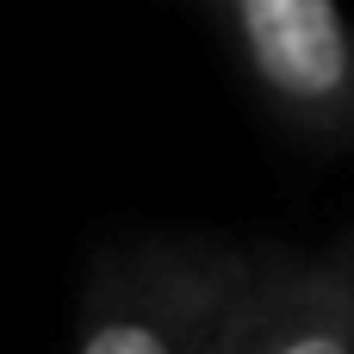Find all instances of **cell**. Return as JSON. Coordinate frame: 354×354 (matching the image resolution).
I'll return each instance as SVG.
<instances>
[{
    "mask_svg": "<svg viewBox=\"0 0 354 354\" xmlns=\"http://www.w3.org/2000/svg\"><path fill=\"white\" fill-rule=\"evenodd\" d=\"M280 236L124 230L87 255L75 354H218L280 261Z\"/></svg>",
    "mask_w": 354,
    "mask_h": 354,
    "instance_id": "1",
    "label": "cell"
},
{
    "mask_svg": "<svg viewBox=\"0 0 354 354\" xmlns=\"http://www.w3.org/2000/svg\"><path fill=\"white\" fill-rule=\"evenodd\" d=\"M261 118L324 156H354V25L342 0H193Z\"/></svg>",
    "mask_w": 354,
    "mask_h": 354,
    "instance_id": "2",
    "label": "cell"
},
{
    "mask_svg": "<svg viewBox=\"0 0 354 354\" xmlns=\"http://www.w3.org/2000/svg\"><path fill=\"white\" fill-rule=\"evenodd\" d=\"M218 354H354V218L330 243H286Z\"/></svg>",
    "mask_w": 354,
    "mask_h": 354,
    "instance_id": "3",
    "label": "cell"
}]
</instances>
